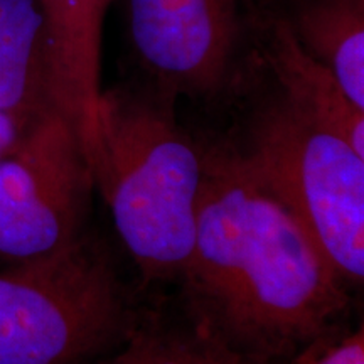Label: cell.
I'll return each mask as SVG.
<instances>
[{"instance_id": "cell-1", "label": "cell", "mask_w": 364, "mask_h": 364, "mask_svg": "<svg viewBox=\"0 0 364 364\" xmlns=\"http://www.w3.org/2000/svg\"><path fill=\"white\" fill-rule=\"evenodd\" d=\"M194 248L182 273L194 326L241 356L277 364L329 339L346 280L235 147L201 150Z\"/></svg>"}, {"instance_id": "cell-2", "label": "cell", "mask_w": 364, "mask_h": 364, "mask_svg": "<svg viewBox=\"0 0 364 364\" xmlns=\"http://www.w3.org/2000/svg\"><path fill=\"white\" fill-rule=\"evenodd\" d=\"M93 181L142 275L181 279L194 248L203 159L169 95L102 91Z\"/></svg>"}, {"instance_id": "cell-3", "label": "cell", "mask_w": 364, "mask_h": 364, "mask_svg": "<svg viewBox=\"0 0 364 364\" xmlns=\"http://www.w3.org/2000/svg\"><path fill=\"white\" fill-rule=\"evenodd\" d=\"M136 322L110 253L85 231L0 270V364H86Z\"/></svg>"}, {"instance_id": "cell-4", "label": "cell", "mask_w": 364, "mask_h": 364, "mask_svg": "<svg viewBox=\"0 0 364 364\" xmlns=\"http://www.w3.org/2000/svg\"><path fill=\"white\" fill-rule=\"evenodd\" d=\"M243 166L289 209L346 282L364 279V157L279 93L257 110Z\"/></svg>"}, {"instance_id": "cell-5", "label": "cell", "mask_w": 364, "mask_h": 364, "mask_svg": "<svg viewBox=\"0 0 364 364\" xmlns=\"http://www.w3.org/2000/svg\"><path fill=\"white\" fill-rule=\"evenodd\" d=\"M95 181L71 125L49 113L0 159V262L53 253L83 233Z\"/></svg>"}, {"instance_id": "cell-6", "label": "cell", "mask_w": 364, "mask_h": 364, "mask_svg": "<svg viewBox=\"0 0 364 364\" xmlns=\"http://www.w3.org/2000/svg\"><path fill=\"white\" fill-rule=\"evenodd\" d=\"M129 24L164 93L193 98L225 88L245 31L241 0H129Z\"/></svg>"}, {"instance_id": "cell-7", "label": "cell", "mask_w": 364, "mask_h": 364, "mask_svg": "<svg viewBox=\"0 0 364 364\" xmlns=\"http://www.w3.org/2000/svg\"><path fill=\"white\" fill-rule=\"evenodd\" d=\"M46 19L49 83L56 112L78 136L93 172L102 97L103 21L112 0H38Z\"/></svg>"}, {"instance_id": "cell-8", "label": "cell", "mask_w": 364, "mask_h": 364, "mask_svg": "<svg viewBox=\"0 0 364 364\" xmlns=\"http://www.w3.org/2000/svg\"><path fill=\"white\" fill-rule=\"evenodd\" d=\"M258 27L263 56L279 81L282 97L364 157V110L348 98L334 75L299 44L279 12H262Z\"/></svg>"}, {"instance_id": "cell-9", "label": "cell", "mask_w": 364, "mask_h": 364, "mask_svg": "<svg viewBox=\"0 0 364 364\" xmlns=\"http://www.w3.org/2000/svg\"><path fill=\"white\" fill-rule=\"evenodd\" d=\"M0 112L22 132L56 112L46 19L38 0H0Z\"/></svg>"}, {"instance_id": "cell-10", "label": "cell", "mask_w": 364, "mask_h": 364, "mask_svg": "<svg viewBox=\"0 0 364 364\" xmlns=\"http://www.w3.org/2000/svg\"><path fill=\"white\" fill-rule=\"evenodd\" d=\"M277 12L364 110V0H280Z\"/></svg>"}, {"instance_id": "cell-11", "label": "cell", "mask_w": 364, "mask_h": 364, "mask_svg": "<svg viewBox=\"0 0 364 364\" xmlns=\"http://www.w3.org/2000/svg\"><path fill=\"white\" fill-rule=\"evenodd\" d=\"M97 364H265L241 356L198 326H161L136 322L118 351Z\"/></svg>"}, {"instance_id": "cell-12", "label": "cell", "mask_w": 364, "mask_h": 364, "mask_svg": "<svg viewBox=\"0 0 364 364\" xmlns=\"http://www.w3.org/2000/svg\"><path fill=\"white\" fill-rule=\"evenodd\" d=\"M327 341V339H326ZM322 341L295 359L297 364H364V331L358 329L338 343L322 348Z\"/></svg>"}, {"instance_id": "cell-13", "label": "cell", "mask_w": 364, "mask_h": 364, "mask_svg": "<svg viewBox=\"0 0 364 364\" xmlns=\"http://www.w3.org/2000/svg\"><path fill=\"white\" fill-rule=\"evenodd\" d=\"M22 134L24 132H22L21 127L7 113L0 112V159L17 144Z\"/></svg>"}]
</instances>
